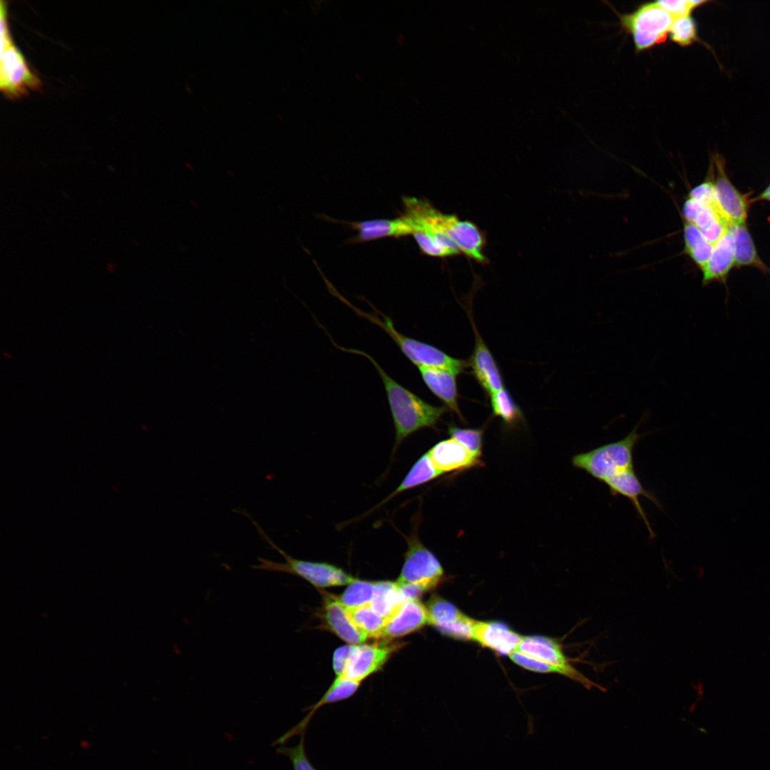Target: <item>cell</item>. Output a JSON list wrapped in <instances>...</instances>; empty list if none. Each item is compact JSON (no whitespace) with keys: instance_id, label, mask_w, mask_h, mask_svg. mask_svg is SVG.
<instances>
[{"instance_id":"6da1fadb","label":"cell","mask_w":770,"mask_h":770,"mask_svg":"<svg viewBox=\"0 0 770 770\" xmlns=\"http://www.w3.org/2000/svg\"><path fill=\"white\" fill-rule=\"evenodd\" d=\"M646 416L637 423L630 433L617 441L598 446L587 452L576 454L572 458L573 466L605 483L613 496H622L634 505L639 517L644 522L650 538L655 537L640 498L645 497L659 508L662 506L655 495L644 488L634 465V449L646 433H640L638 428Z\"/></svg>"},{"instance_id":"7a4b0ae2","label":"cell","mask_w":770,"mask_h":770,"mask_svg":"<svg viewBox=\"0 0 770 770\" xmlns=\"http://www.w3.org/2000/svg\"><path fill=\"white\" fill-rule=\"evenodd\" d=\"M402 201L404 215L411 224L413 235L422 234L439 257L463 253L477 262L486 261L484 235L475 223L444 214L427 200L405 196Z\"/></svg>"},{"instance_id":"3957f363","label":"cell","mask_w":770,"mask_h":770,"mask_svg":"<svg viewBox=\"0 0 770 770\" xmlns=\"http://www.w3.org/2000/svg\"><path fill=\"white\" fill-rule=\"evenodd\" d=\"M334 344L342 351L366 357L376 368L386 393L395 428V447L414 432L424 428H434L447 409L431 405L399 384L367 353Z\"/></svg>"},{"instance_id":"277c9868","label":"cell","mask_w":770,"mask_h":770,"mask_svg":"<svg viewBox=\"0 0 770 770\" xmlns=\"http://www.w3.org/2000/svg\"><path fill=\"white\" fill-rule=\"evenodd\" d=\"M250 518L262 538L284 559V563H278L264 558H258V563L253 565L252 568L269 572L289 573L300 577L314 587L320 588L348 585L356 580L344 570L332 564L303 560L289 555L268 537L256 521L250 517Z\"/></svg>"},{"instance_id":"5b68a950","label":"cell","mask_w":770,"mask_h":770,"mask_svg":"<svg viewBox=\"0 0 770 770\" xmlns=\"http://www.w3.org/2000/svg\"><path fill=\"white\" fill-rule=\"evenodd\" d=\"M341 300L349 305L357 314L366 318L371 323L383 329L397 344L401 352L418 367H430L446 370L452 369L456 365L455 358L448 355L437 347L429 344L414 339L400 333L394 325L392 320L377 310L375 313L368 314L354 307L340 296Z\"/></svg>"},{"instance_id":"8992f818","label":"cell","mask_w":770,"mask_h":770,"mask_svg":"<svg viewBox=\"0 0 770 770\" xmlns=\"http://www.w3.org/2000/svg\"><path fill=\"white\" fill-rule=\"evenodd\" d=\"M674 19L655 1L640 5L632 13L620 15L622 27L632 35L637 51L664 42Z\"/></svg>"},{"instance_id":"52a82bcc","label":"cell","mask_w":770,"mask_h":770,"mask_svg":"<svg viewBox=\"0 0 770 770\" xmlns=\"http://www.w3.org/2000/svg\"><path fill=\"white\" fill-rule=\"evenodd\" d=\"M408 548L396 581L397 585H413L424 592L436 587L443 577V569L438 558L416 535L407 538Z\"/></svg>"},{"instance_id":"ba28073f","label":"cell","mask_w":770,"mask_h":770,"mask_svg":"<svg viewBox=\"0 0 770 770\" xmlns=\"http://www.w3.org/2000/svg\"><path fill=\"white\" fill-rule=\"evenodd\" d=\"M517 650L558 669L562 675L580 683L588 689L597 688L604 691L603 687L591 681L572 665L570 659L565 654L562 646L556 640L540 635L523 636Z\"/></svg>"},{"instance_id":"9c48e42d","label":"cell","mask_w":770,"mask_h":770,"mask_svg":"<svg viewBox=\"0 0 770 770\" xmlns=\"http://www.w3.org/2000/svg\"><path fill=\"white\" fill-rule=\"evenodd\" d=\"M712 180L719 209L729 225H744L748 217L749 201L729 178L725 160L719 154L712 155Z\"/></svg>"},{"instance_id":"30bf717a","label":"cell","mask_w":770,"mask_h":770,"mask_svg":"<svg viewBox=\"0 0 770 770\" xmlns=\"http://www.w3.org/2000/svg\"><path fill=\"white\" fill-rule=\"evenodd\" d=\"M404 643L384 640L373 644L354 645L343 674L345 679L361 682L379 671L394 652Z\"/></svg>"},{"instance_id":"8fae6325","label":"cell","mask_w":770,"mask_h":770,"mask_svg":"<svg viewBox=\"0 0 770 770\" xmlns=\"http://www.w3.org/2000/svg\"><path fill=\"white\" fill-rule=\"evenodd\" d=\"M40 85V80L13 43L1 51L0 86L5 96L19 98L38 89Z\"/></svg>"},{"instance_id":"7c38bea8","label":"cell","mask_w":770,"mask_h":770,"mask_svg":"<svg viewBox=\"0 0 770 770\" xmlns=\"http://www.w3.org/2000/svg\"><path fill=\"white\" fill-rule=\"evenodd\" d=\"M426 607L428 624L441 633L456 640H473L476 620L463 614L454 605L433 595Z\"/></svg>"},{"instance_id":"4fadbf2b","label":"cell","mask_w":770,"mask_h":770,"mask_svg":"<svg viewBox=\"0 0 770 770\" xmlns=\"http://www.w3.org/2000/svg\"><path fill=\"white\" fill-rule=\"evenodd\" d=\"M471 322L475 335V346L468 361L473 373L481 387L490 396L504 387L500 369L478 332L472 318Z\"/></svg>"},{"instance_id":"5bb4252c","label":"cell","mask_w":770,"mask_h":770,"mask_svg":"<svg viewBox=\"0 0 770 770\" xmlns=\"http://www.w3.org/2000/svg\"><path fill=\"white\" fill-rule=\"evenodd\" d=\"M523 636L503 622L476 620L473 640L496 653L510 656L516 651Z\"/></svg>"},{"instance_id":"9a60e30c","label":"cell","mask_w":770,"mask_h":770,"mask_svg":"<svg viewBox=\"0 0 770 770\" xmlns=\"http://www.w3.org/2000/svg\"><path fill=\"white\" fill-rule=\"evenodd\" d=\"M428 624L426 605L419 600L404 602L388 620L380 639L391 641L413 633Z\"/></svg>"},{"instance_id":"2e32d148","label":"cell","mask_w":770,"mask_h":770,"mask_svg":"<svg viewBox=\"0 0 770 770\" xmlns=\"http://www.w3.org/2000/svg\"><path fill=\"white\" fill-rule=\"evenodd\" d=\"M322 616L326 626L338 637L350 645H359L368 638L355 626L346 608L338 597L323 592Z\"/></svg>"},{"instance_id":"e0dca14e","label":"cell","mask_w":770,"mask_h":770,"mask_svg":"<svg viewBox=\"0 0 770 770\" xmlns=\"http://www.w3.org/2000/svg\"><path fill=\"white\" fill-rule=\"evenodd\" d=\"M427 452L442 473L477 467L482 463L480 458L453 438L438 442Z\"/></svg>"},{"instance_id":"ac0fdd59","label":"cell","mask_w":770,"mask_h":770,"mask_svg":"<svg viewBox=\"0 0 770 770\" xmlns=\"http://www.w3.org/2000/svg\"><path fill=\"white\" fill-rule=\"evenodd\" d=\"M735 267L734 240L729 229L714 245V248L707 265L702 270V284L713 282L727 284L730 271Z\"/></svg>"},{"instance_id":"d6986e66","label":"cell","mask_w":770,"mask_h":770,"mask_svg":"<svg viewBox=\"0 0 770 770\" xmlns=\"http://www.w3.org/2000/svg\"><path fill=\"white\" fill-rule=\"evenodd\" d=\"M349 224L358 230L356 236L351 240L352 242L413 235L411 224L404 215L394 219H375Z\"/></svg>"},{"instance_id":"ffe728a7","label":"cell","mask_w":770,"mask_h":770,"mask_svg":"<svg viewBox=\"0 0 770 770\" xmlns=\"http://www.w3.org/2000/svg\"><path fill=\"white\" fill-rule=\"evenodd\" d=\"M421 378L428 389L460 418L458 404L457 374L441 369L418 367Z\"/></svg>"},{"instance_id":"44dd1931","label":"cell","mask_w":770,"mask_h":770,"mask_svg":"<svg viewBox=\"0 0 770 770\" xmlns=\"http://www.w3.org/2000/svg\"><path fill=\"white\" fill-rule=\"evenodd\" d=\"M735 247V267H753L770 274V268L761 260L750 232L744 225H730Z\"/></svg>"},{"instance_id":"7402d4cb","label":"cell","mask_w":770,"mask_h":770,"mask_svg":"<svg viewBox=\"0 0 770 770\" xmlns=\"http://www.w3.org/2000/svg\"><path fill=\"white\" fill-rule=\"evenodd\" d=\"M442 474L426 452L416 461L399 486L379 505L388 502L402 492L429 482Z\"/></svg>"},{"instance_id":"603a6c76","label":"cell","mask_w":770,"mask_h":770,"mask_svg":"<svg viewBox=\"0 0 770 770\" xmlns=\"http://www.w3.org/2000/svg\"><path fill=\"white\" fill-rule=\"evenodd\" d=\"M405 602L398 589L396 582L376 581L371 607L380 615L388 620Z\"/></svg>"},{"instance_id":"cb8c5ba5","label":"cell","mask_w":770,"mask_h":770,"mask_svg":"<svg viewBox=\"0 0 770 770\" xmlns=\"http://www.w3.org/2000/svg\"><path fill=\"white\" fill-rule=\"evenodd\" d=\"M685 222L684 226V251L702 271L710 258L714 245L706 239L694 225Z\"/></svg>"},{"instance_id":"d4e9b609","label":"cell","mask_w":770,"mask_h":770,"mask_svg":"<svg viewBox=\"0 0 770 770\" xmlns=\"http://www.w3.org/2000/svg\"><path fill=\"white\" fill-rule=\"evenodd\" d=\"M346 610L355 626L367 638L380 639L388 622L387 618L375 612L370 604L346 608Z\"/></svg>"},{"instance_id":"484cf974","label":"cell","mask_w":770,"mask_h":770,"mask_svg":"<svg viewBox=\"0 0 770 770\" xmlns=\"http://www.w3.org/2000/svg\"><path fill=\"white\" fill-rule=\"evenodd\" d=\"M490 396L493 414L506 425L513 426L523 420L520 408L506 389L503 387Z\"/></svg>"},{"instance_id":"4316f807","label":"cell","mask_w":770,"mask_h":770,"mask_svg":"<svg viewBox=\"0 0 770 770\" xmlns=\"http://www.w3.org/2000/svg\"><path fill=\"white\" fill-rule=\"evenodd\" d=\"M374 592V582L356 579L348 585L338 597L346 608L357 607L371 604Z\"/></svg>"},{"instance_id":"83f0119b","label":"cell","mask_w":770,"mask_h":770,"mask_svg":"<svg viewBox=\"0 0 770 770\" xmlns=\"http://www.w3.org/2000/svg\"><path fill=\"white\" fill-rule=\"evenodd\" d=\"M669 37L681 46H688L694 42L702 43L698 36L697 23L691 15L674 18Z\"/></svg>"},{"instance_id":"f1b7e54d","label":"cell","mask_w":770,"mask_h":770,"mask_svg":"<svg viewBox=\"0 0 770 770\" xmlns=\"http://www.w3.org/2000/svg\"><path fill=\"white\" fill-rule=\"evenodd\" d=\"M448 433L451 438L459 442L474 456L480 458L482 452L483 429L450 426Z\"/></svg>"},{"instance_id":"f546056e","label":"cell","mask_w":770,"mask_h":770,"mask_svg":"<svg viewBox=\"0 0 770 770\" xmlns=\"http://www.w3.org/2000/svg\"><path fill=\"white\" fill-rule=\"evenodd\" d=\"M277 752L290 760L293 770H317L307 756L304 748V734L300 736L299 744L294 746H279Z\"/></svg>"},{"instance_id":"4dcf8cb0","label":"cell","mask_w":770,"mask_h":770,"mask_svg":"<svg viewBox=\"0 0 770 770\" xmlns=\"http://www.w3.org/2000/svg\"><path fill=\"white\" fill-rule=\"evenodd\" d=\"M657 5L663 8L667 12H669L674 18L681 17L684 16L691 15L692 12L700 7L709 3V1H694V0H684V1H655Z\"/></svg>"},{"instance_id":"1f68e13d","label":"cell","mask_w":770,"mask_h":770,"mask_svg":"<svg viewBox=\"0 0 770 770\" xmlns=\"http://www.w3.org/2000/svg\"><path fill=\"white\" fill-rule=\"evenodd\" d=\"M509 657L515 664L525 669L538 673H556L562 674V672L558 669L528 656L518 650L515 651Z\"/></svg>"},{"instance_id":"d6a6232c","label":"cell","mask_w":770,"mask_h":770,"mask_svg":"<svg viewBox=\"0 0 770 770\" xmlns=\"http://www.w3.org/2000/svg\"><path fill=\"white\" fill-rule=\"evenodd\" d=\"M689 197L696 200L701 204L716 209L720 212L717 202L714 185L712 180H706L694 187L690 191Z\"/></svg>"},{"instance_id":"836d02e7","label":"cell","mask_w":770,"mask_h":770,"mask_svg":"<svg viewBox=\"0 0 770 770\" xmlns=\"http://www.w3.org/2000/svg\"><path fill=\"white\" fill-rule=\"evenodd\" d=\"M353 646L354 645L347 644L338 647L334 652L332 666L336 677H340L343 674Z\"/></svg>"},{"instance_id":"e575fe53","label":"cell","mask_w":770,"mask_h":770,"mask_svg":"<svg viewBox=\"0 0 770 770\" xmlns=\"http://www.w3.org/2000/svg\"><path fill=\"white\" fill-rule=\"evenodd\" d=\"M4 3L1 2V51L13 43L8 27L6 7Z\"/></svg>"},{"instance_id":"d590c367","label":"cell","mask_w":770,"mask_h":770,"mask_svg":"<svg viewBox=\"0 0 770 770\" xmlns=\"http://www.w3.org/2000/svg\"><path fill=\"white\" fill-rule=\"evenodd\" d=\"M754 200L770 202V183Z\"/></svg>"}]
</instances>
